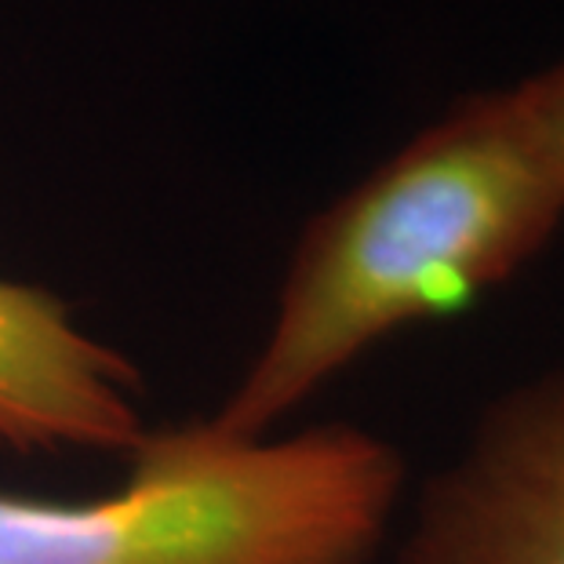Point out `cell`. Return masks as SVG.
<instances>
[{"mask_svg": "<svg viewBox=\"0 0 564 564\" xmlns=\"http://www.w3.org/2000/svg\"><path fill=\"white\" fill-rule=\"evenodd\" d=\"M401 564H564V365L485 408L419 496Z\"/></svg>", "mask_w": 564, "mask_h": 564, "instance_id": "3957f363", "label": "cell"}, {"mask_svg": "<svg viewBox=\"0 0 564 564\" xmlns=\"http://www.w3.org/2000/svg\"><path fill=\"white\" fill-rule=\"evenodd\" d=\"M139 376L55 295L0 278V448L135 452Z\"/></svg>", "mask_w": 564, "mask_h": 564, "instance_id": "277c9868", "label": "cell"}, {"mask_svg": "<svg viewBox=\"0 0 564 564\" xmlns=\"http://www.w3.org/2000/svg\"><path fill=\"white\" fill-rule=\"evenodd\" d=\"M564 226V172L518 88L477 91L310 219L270 335L208 423L259 441L404 324L513 278Z\"/></svg>", "mask_w": 564, "mask_h": 564, "instance_id": "6da1fadb", "label": "cell"}, {"mask_svg": "<svg viewBox=\"0 0 564 564\" xmlns=\"http://www.w3.org/2000/svg\"><path fill=\"white\" fill-rule=\"evenodd\" d=\"M513 88H518L524 110L532 113L539 135L546 139L550 158L564 172V58H557L554 66L539 69L532 77H524Z\"/></svg>", "mask_w": 564, "mask_h": 564, "instance_id": "5b68a950", "label": "cell"}, {"mask_svg": "<svg viewBox=\"0 0 564 564\" xmlns=\"http://www.w3.org/2000/svg\"><path fill=\"white\" fill-rule=\"evenodd\" d=\"M401 488V452L368 430L267 444L194 423L142 437L113 496L0 491V564H368Z\"/></svg>", "mask_w": 564, "mask_h": 564, "instance_id": "7a4b0ae2", "label": "cell"}]
</instances>
